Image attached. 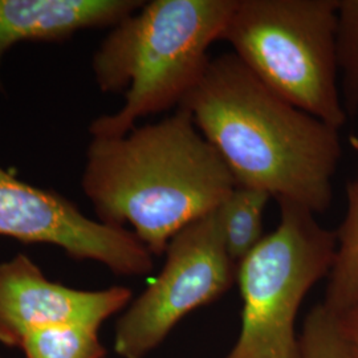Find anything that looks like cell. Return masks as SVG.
Segmentation results:
<instances>
[{
  "label": "cell",
  "instance_id": "6da1fadb",
  "mask_svg": "<svg viewBox=\"0 0 358 358\" xmlns=\"http://www.w3.org/2000/svg\"><path fill=\"white\" fill-rule=\"evenodd\" d=\"M178 108L217 150L236 186L268 192L313 214L333 201L340 130L275 93L234 55L211 57Z\"/></svg>",
  "mask_w": 358,
  "mask_h": 358
},
{
  "label": "cell",
  "instance_id": "7a4b0ae2",
  "mask_svg": "<svg viewBox=\"0 0 358 358\" xmlns=\"http://www.w3.org/2000/svg\"><path fill=\"white\" fill-rule=\"evenodd\" d=\"M236 186L229 167L183 108L121 137H92L81 189L100 222L125 227L153 256Z\"/></svg>",
  "mask_w": 358,
  "mask_h": 358
},
{
  "label": "cell",
  "instance_id": "3957f363",
  "mask_svg": "<svg viewBox=\"0 0 358 358\" xmlns=\"http://www.w3.org/2000/svg\"><path fill=\"white\" fill-rule=\"evenodd\" d=\"M236 0L145 1L113 27L92 59L103 93H122L113 115L96 118L92 137H121L148 115L178 108L203 75Z\"/></svg>",
  "mask_w": 358,
  "mask_h": 358
},
{
  "label": "cell",
  "instance_id": "277c9868",
  "mask_svg": "<svg viewBox=\"0 0 358 358\" xmlns=\"http://www.w3.org/2000/svg\"><path fill=\"white\" fill-rule=\"evenodd\" d=\"M337 26L338 0H236L220 40L284 100L340 130Z\"/></svg>",
  "mask_w": 358,
  "mask_h": 358
},
{
  "label": "cell",
  "instance_id": "5b68a950",
  "mask_svg": "<svg viewBox=\"0 0 358 358\" xmlns=\"http://www.w3.org/2000/svg\"><path fill=\"white\" fill-rule=\"evenodd\" d=\"M278 202V227L238 264L242 328L224 358H300L299 309L332 269L336 231L322 227L304 206Z\"/></svg>",
  "mask_w": 358,
  "mask_h": 358
},
{
  "label": "cell",
  "instance_id": "8992f818",
  "mask_svg": "<svg viewBox=\"0 0 358 358\" xmlns=\"http://www.w3.org/2000/svg\"><path fill=\"white\" fill-rule=\"evenodd\" d=\"M161 273L117 322L115 353L143 358L179 321L230 291L238 266L223 238L217 210L186 226L170 241Z\"/></svg>",
  "mask_w": 358,
  "mask_h": 358
},
{
  "label": "cell",
  "instance_id": "52a82bcc",
  "mask_svg": "<svg viewBox=\"0 0 358 358\" xmlns=\"http://www.w3.org/2000/svg\"><path fill=\"white\" fill-rule=\"evenodd\" d=\"M0 236L60 247L73 260L99 262L120 276H146L154 268L153 255L131 231L93 220L64 195L1 166Z\"/></svg>",
  "mask_w": 358,
  "mask_h": 358
},
{
  "label": "cell",
  "instance_id": "ba28073f",
  "mask_svg": "<svg viewBox=\"0 0 358 358\" xmlns=\"http://www.w3.org/2000/svg\"><path fill=\"white\" fill-rule=\"evenodd\" d=\"M131 297V289L121 285L83 291L51 282L31 257L17 254L0 263V344L20 348L29 333L56 325L100 329Z\"/></svg>",
  "mask_w": 358,
  "mask_h": 358
},
{
  "label": "cell",
  "instance_id": "9c48e42d",
  "mask_svg": "<svg viewBox=\"0 0 358 358\" xmlns=\"http://www.w3.org/2000/svg\"><path fill=\"white\" fill-rule=\"evenodd\" d=\"M142 0H0V68L22 41H64L84 29L117 26ZM1 90V80H0Z\"/></svg>",
  "mask_w": 358,
  "mask_h": 358
},
{
  "label": "cell",
  "instance_id": "30bf717a",
  "mask_svg": "<svg viewBox=\"0 0 358 358\" xmlns=\"http://www.w3.org/2000/svg\"><path fill=\"white\" fill-rule=\"evenodd\" d=\"M349 142L358 154V127ZM346 201L345 217L336 230L337 248L322 301L333 315H340L358 303V179L348 183Z\"/></svg>",
  "mask_w": 358,
  "mask_h": 358
},
{
  "label": "cell",
  "instance_id": "8fae6325",
  "mask_svg": "<svg viewBox=\"0 0 358 358\" xmlns=\"http://www.w3.org/2000/svg\"><path fill=\"white\" fill-rule=\"evenodd\" d=\"M271 198L263 190L235 186L217 208L224 244L236 266L264 239L263 215Z\"/></svg>",
  "mask_w": 358,
  "mask_h": 358
},
{
  "label": "cell",
  "instance_id": "7c38bea8",
  "mask_svg": "<svg viewBox=\"0 0 358 358\" xmlns=\"http://www.w3.org/2000/svg\"><path fill=\"white\" fill-rule=\"evenodd\" d=\"M26 358H105L99 329L66 324L29 333L20 346Z\"/></svg>",
  "mask_w": 358,
  "mask_h": 358
},
{
  "label": "cell",
  "instance_id": "4fadbf2b",
  "mask_svg": "<svg viewBox=\"0 0 358 358\" xmlns=\"http://www.w3.org/2000/svg\"><path fill=\"white\" fill-rule=\"evenodd\" d=\"M337 63L348 117L358 115V0H338Z\"/></svg>",
  "mask_w": 358,
  "mask_h": 358
},
{
  "label": "cell",
  "instance_id": "5bb4252c",
  "mask_svg": "<svg viewBox=\"0 0 358 358\" xmlns=\"http://www.w3.org/2000/svg\"><path fill=\"white\" fill-rule=\"evenodd\" d=\"M299 341L300 358H353L336 316L322 303L308 313Z\"/></svg>",
  "mask_w": 358,
  "mask_h": 358
},
{
  "label": "cell",
  "instance_id": "9a60e30c",
  "mask_svg": "<svg viewBox=\"0 0 358 358\" xmlns=\"http://www.w3.org/2000/svg\"><path fill=\"white\" fill-rule=\"evenodd\" d=\"M334 316L352 357L358 358V303Z\"/></svg>",
  "mask_w": 358,
  "mask_h": 358
}]
</instances>
